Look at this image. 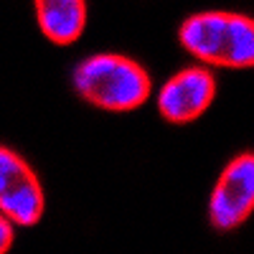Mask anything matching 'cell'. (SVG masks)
Masks as SVG:
<instances>
[{"instance_id": "cell-1", "label": "cell", "mask_w": 254, "mask_h": 254, "mask_svg": "<svg viewBox=\"0 0 254 254\" xmlns=\"http://www.w3.org/2000/svg\"><path fill=\"white\" fill-rule=\"evenodd\" d=\"M181 46L208 66L254 69V18L229 10L188 15L178 28Z\"/></svg>"}, {"instance_id": "cell-2", "label": "cell", "mask_w": 254, "mask_h": 254, "mask_svg": "<svg viewBox=\"0 0 254 254\" xmlns=\"http://www.w3.org/2000/svg\"><path fill=\"white\" fill-rule=\"evenodd\" d=\"M71 81L81 99L107 112H132L153 92L147 71L122 54L87 56L76 64Z\"/></svg>"}, {"instance_id": "cell-3", "label": "cell", "mask_w": 254, "mask_h": 254, "mask_svg": "<svg viewBox=\"0 0 254 254\" xmlns=\"http://www.w3.org/2000/svg\"><path fill=\"white\" fill-rule=\"evenodd\" d=\"M254 211V153H242L231 160L208 201V221L216 231H234Z\"/></svg>"}, {"instance_id": "cell-4", "label": "cell", "mask_w": 254, "mask_h": 254, "mask_svg": "<svg viewBox=\"0 0 254 254\" xmlns=\"http://www.w3.org/2000/svg\"><path fill=\"white\" fill-rule=\"evenodd\" d=\"M0 211L15 226H36L44 216V190L33 168L10 147L0 150Z\"/></svg>"}, {"instance_id": "cell-5", "label": "cell", "mask_w": 254, "mask_h": 254, "mask_svg": "<svg viewBox=\"0 0 254 254\" xmlns=\"http://www.w3.org/2000/svg\"><path fill=\"white\" fill-rule=\"evenodd\" d=\"M216 97V79L206 66H188L173 74L158 92V112L168 122L198 120Z\"/></svg>"}, {"instance_id": "cell-6", "label": "cell", "mask_w": 254, "mask_h": 254, "mask_svg": "<svg viewBox=\"0 0 254 254\" xmlns=\"http://www.w3.org/2000/svg\"><path fill=\"white\" fill-rule=\"evenodd\" d=\"M38 28L51 44L69 46L87 28V0H33Z\"/></svg>"}, {"instance_id": "cell-7", "label": "cell", "mask_w": 254, "mask_h": 254, "mask_svg": "<svg viewBox=\"0 0 254 254\" xmlns=\"http://www.w3.org/2000/svg\"><path fill=\"white\" fill-rule=\"evenodd\" d=\"M0 237H3V244H0V254H8L10 244H13V221L10 219H0Z\"/></svg>"}]
</instances>
